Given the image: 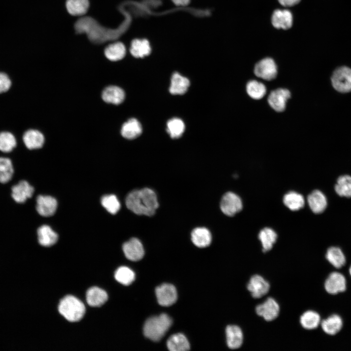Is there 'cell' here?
Returning a JSON list of instances; mask_svg holds the SVG:
<instances>
[{
  "label": "cell",
  "instance_id": "cell-1",
  "mask_svg": "<svg viewBox=\"0 0 351 351\" xmlns=\"http://www.w3.org/2000/svg\"><path fill=\"white\" fill-rule=\"evenodd\" d=\"M125 203L135 214L148 216L153 215L159 206L156 193L149 188L131 191L126 197Z\"/></svg>",
  "mask_w": 351,
  "mask_h": 351
},
{
  "label": "cell",
  "instance_id": "cell-2",
  "mask_svg": "<svg viewBox=\"0 0 351 351\" xmlns=\"http://www.w3.org/2000/svg\"><path fill=\"white\" fill-rule=\"evenodd\" d=\"M172 324V318L165 313L151 317L145 322L144 334L152 341H158L165 335Z\"/></svg>",
  "mask_w": 351,
  "mask_h": 351
},
{
  "label": "cell",
  "instance_id": "cell-3",
  "mask_svg": "<svg viewBox=\"0 0 351 351\" xmlns=\"http://www.w3.org/2000/svg\"><path fill=\"white\" fill-rule=\"evenodd\" d=\"M58 309L59 313L66 320L72 322L80 320L85 312L83 303L72 295L66 296L61 299Z\"/></svg>",
  "mask_w": 351,
  "mask_h": 351
},
{
  "label": "cell",
  "instance_id": "cell-4",
  "mask_svg": "<svg viewBox=\"0 0 351 351\" xmlns=\"http://www.w3.org/2000/svg\"><path fill=\"white\" fill-rule=\"evenodd\" d=\"M334 89L341 93L351 92V69L347 66L336 68L331 77Z\"/></svg>",
  "mask_w": 351,
  "mask_h": 351
},
{
  "label": "cell",
  "instance_id": "cell-5",
  "mask_svg": "<svg viewBox=\"0 0 351 351\" xmlns=\"http://www.w3.org/2000/svg\"><path fill=\"white\" fill-rule=\"evenodd\" d=\"M347 280L343 274L334 271L326 278L324 287L328 293L334 295L345 292L347 289Z\"/></svg>",
  "mask_w": 351,
  "mask_h": 351
},
{
  "label": "cell",
  "instance_id": "cell-6",
  "mask_svg": "<svg viewBox=\"0 0 351 351\" xmlns=\"http://www.w3.org/2000/svg\"><path fill=\"white\" fill-rule=\"evenodd\" d=\"M254 71L257 77L269 81L276 78L277 67L273 58H266L255 64Z\"/></svg>",
  "mask_w": 351,
  "mask_h": 351
},
{
  "label": "cell",
  "instance_id": "cell-7",
  "mask_svg": "<svg viewBox=\"0 0 351 351\" xmlns=\"http://www.w3.org/2000/svg\"><path fill=\"white\" fill-rule=\"evenodd\" d=\"M220 208L224 214L232 216L242 210V201L237 195L229 192L223 195L220 203Z\"/></svg>",
  "mask_w": 351,
  "mask_h": 351
},
{
  "label": "cell",
  "instance_id": "cell-8",
  "mask_svg": "<svg viewBox=\"0 0 351 351\" xmlns=\"http://www.w3.org/2000/svg\"><path fill=\"white\" fill-rule=\"evenodd\" d=\"M291 97V93L288 89L278 88L271 92L267 101L275 111L282 112L285 110L286 102Z\"/></svg>",
  "mask_w": 351,
  "mask_h": 351
},
{
  "label": "cell",
  "instance_id": "cell-9",
  "mask_svg": "<svg viewBox=\"0 0 351 351\" xmlns=\"http://www.w3.org/2000/svg\"><path fill=\"white\" fill-rule=\"evenodd\" d=\"M255 312L266 321H272L278 317L280 307L274 299L269 297L263 303L256 307Z\"/></svg>",
  "mask_w": 351,
  "mask_h": 351
},
{
  "label": "cell",
  "instance_id": "cell-10",
  "mask_svg": "<svg viewBox=\"0 0 351 351\" xmlns=\"http://www.w3.org/2000/svg\"><path fill=\"white\" fill-rule=\"evenodd\" d=\"M156 294L158 304L162 306H170L177 299V292L175 287L170 284L165 283L156 289Z\"/></svg>",
  "mask_w": 351,
  "mask_h": 351
},
{
  "label": "cell",
  "instance_id": "cell-11",
  "mask_svg": "<svg viewBox=\"0 0 351 351\" xmlns=\"http://www.w3.org/2000/svg\"><path fill=\"white\" fill-rule=\"evenodd\" d=\"M247 288L253 297L260 298L269 292L270 285L262 276L255 274L251 277Z\"/></svg>",
  "mask_w": 351,
  "mask_h": 351
},
{
  "label": "cell",
  "instance_id": "cell-12",
  "mask_svg": "<svg viewBox=\"0 0 351 351\" xmlns=\"http://www.w3.org/2000/svg\"><path fill=\"white\" fill-rule=\"evenodd\" d=\"M122 249L126 257L131 261H138L142 258L144 254V250L141 242L135 237L125 242L122 246Z\"/></svg>",
  "mask_w": 351,
  "mask_h": 351
},
{
  "label": "cell",
  "instance_id": "cell-13",
  "mask_svg": "<svg viewBox=\"0 0 351 351\" xmlns=\"http://www.w3.org/2000/svg\"><path fill=\"white\" fill-rule=\"evenodd\" d=\"M57 208L56 199L50 195H39L37 198L36 209L38 213L45 217L53 215Z\"/></svg>",
  "mask_w": 351,
  "mask_h": 351
},
{
  "label": "cell",
  "instance_id": "cell-14",
  "mask_svg": "<svg viewBox=\"0 0 351 351\" xmlns=\"http://www.w3.org/2000/svg\"><path fill=\"white\" fill-rule=\"evenodd\" d=\"M127 48L120 41L110 42L105 47L104 54L110 61L116 62L122 60L125 57Z\"/></svg>",
  "mask_w": 351,
  "mask_h": 351
},
{
  "label": "cell",
  "instance_id": "cell-15",
  "mask_svg": "<svg viewBox=\"0 0 351 351\" xmlns=\"http://www.w3.org/2000/svg\"><path fill=\"white\" fill-rule=\"evenodd\" d=\"M271 22L273 26L276 29H288L292 25V15L288 10L276 9L272 14Z\"/></svg>",
  "mask_w": 351,
  "mask_h": 351
},
{
  "label": "cell",
  "instance_id": "cell-16",
  "mask_svg": "<svg viewBox=\"0 0 351 351\" xmlns=\"http://www.w3.org/2000/svg\"><path fill=\"white\" fill-rule=\"evenodd\" d=\"M323 331L327 334L334 336L338 333L343 327V320L338 314L333 313L323 319L320 323Z\"/></svg>",
  "mask_w": 351,
  "mask_h": 351
},
{
  "label": "cell",
  "instance_id": "cell-17",
  "mask_svg": "<svg viewBox=\"0 0 351 351\" xmlns=\"http://www.w3.org/2000/svg\"><path fill=\"white\" fill-rule=\"evenodd\" d=\"M34 192L33 187L25 180H21L12 188V196L14 200L20 203L25 202L30 198Z\"/></svg>",
  "mask_w": 351,
  "mask_h": 351
},
{
  "label": "cell",
  "instance_id": "cell-18",
  "mask_svg": "<svg viewBox=\"0 0 351 351\" xmlns=\"http://www.w3.org/2000/svg\"><path fill=\"white\" fill-rule=\"evenodd\" d=\"M227 344L229 348H239L243 343V334L241 328L236 325H229L226 328Z\"/></svg>",
  "mask_w": 351,
  "mask_h": 351
},
{
  "label": "cell",
  "instance_id": "cell-19",
  "mask_svg": "<svg viewBox=\"0 0 351 351\" xmlns=\"http://www.w3.org/2000/svg\"><path fill=\"white\" fill-rule=\"evenodd\" d=\"M307 200L310 209L315 214L322 213L327 206V198L319 190L312 191L308 195Z\"/></svg>",
  "mask_w": 351,
  "mask_h": 351
},
{
  "label": "cell",
  "instance_id": "cell-20",
  "mask_svg": "<svg viewBox=\"0 0 351 351\" xmlns=\"http://www.w3.org/2000/svg\"><path fill=\"white\" fill-rule=\"evenodd\" d=\"M129 51L134 57L142 58L150 54L151 48L147 39H134L130 43Z\"/></svg>",
  "mask_w": 351,
  "mask_h": 351
},
{
  "label": "cell",
  "instance_id": "cell-21",
  "mask_svg": "<svg viewBox=\"0 0 351 351\" xmlns=\"http://www.w3.org/2000/svg\"><path fill=\"white\" fill-rule=\"evenodd\" d=\"M325 258L334 268H342L346 263V258L342 250L338 247L331 246L326 251Z\"/></svg>",
  "mask_w": 351,
  "mask_h": 351
},
{
  "label": "cell",
  "instance_id": "cell-22",
  "mask_svg": "<svg viewBox=\"0 0 351 351\" xmlns=\"http://www.w3.org/2000/svg\"><path fill=\"white\" fill-rule=\"evenodd\" d=\"M191 240L194 244L199 248L206 247L211 243V233L205 227L195 228L191 233Z\"/></svg>",
  "mask_w": 351,
  "mask_h": 351
},
{
  "label": "cell",
  "instance_id": "cell-23",
  "mask_svg": "<svg viewBox=\"0 0 351 351\" xmlns=\"http://www.w3.org/2000/svg\"><path fill=\"white\" fill-rule=\"evenodd\" d=\"M37 234L39 243L43 246H51L54 245L58 239L57 234L47 225L39 227Z\"/></svg>",
  "mask_w": 351,
  "mask_h": 351
},
{
  "label": "cell",
  "instance_id": "cell-24",
  "mask_svg": "<svg viewBox=\"0 0 351 351\" xmlns=\"http://www.w3.org/2000/svg\"><path fill=\"white\" fill-rule=\"evenodd\" d=\"M66 9L69 14L73 16L81 17L84 16L90 6L89 0H66Z\"/></svg>",
  "mask_w": 351,
  "mask_h": 351
},
{
  "label": "cell",
  "instance_id": "cell-25",
  "mask_svg": "<svg viewBox=\"0 0 351 351\" xmlns=\"http://www.w3.org/2000/svg\"><path fill=\"white\" fill-rule=\"evenodd\" d=\"M102 98L106 102L118 105L123 101L125 98V93L120 87L110 86L103 90Z\"/></svg>",
  "mask_w": 351,
  "mask_h": 351
},
{
  "label": "cell",
  "instance_id": "cell-26",
  "mask_svg": "<svg viewBox=\"0 0 351 351\" xmlns=\"http://www.w3.org/2000/svg\"><path fill=\"white\" fill-rule=\"evenodd\" d=\"M108 299L106 292L97 287L90 288L86 293V300L89 305L92 307H100Z\"/></svg>",
  "mask_w": 351,
  "mask_h": 351
},
{
  "label": "cell",
  "instance_id": "cell-27",
  "mask_svg": "<svg viewBox=\"0 0 351 351\" xmlns=\"http://www.w3.org/2000/svg\"><path fill=\"white\" fill-rule=\"evenodd\" d=\"M23 140L27 148L30 150L39 149L43 145V135L39 131L29 130L23 135Z\"/></svg>",
  "mask_w": 351,
  "mask_h": 351
},
{
  "label": "cell",
  "instance_id": "cell-28",
  "mask_svg": "<svg viewBox=\"0 0 351 351\" xmlns=\"http://www.w3.org/2000/svg\"><path fill=\"white\" fill-rule=\"evenodd\" d=\"M190 85L189 79L178 73H175L172 77L169 91L173 95L185 94Z\"/></svg>",
  "mask_w": 351,
  "mask_h": 351
},
{
  "label": "cell",
  "instance_id": "cell-29",
  "mask_svg": "<svg viewBox=\"0 0 351 351\" xmlns=\"http://www.w3.org/2000/svg\"><path fill=\"white\" fill-rule=\"evenodd\" d=\"M142 133L140 123L135 118H131L124 123L121 128V133L123 137L129 139L136 138Z\"/></svg>",
  "mask_w": 351,
  "mask_h": 351
},
{
  "label": "cell",
  "instance_id": "cell-30",
  "mask_svg": "<svg viewBox=\"0 0 351 351\" xmlns=\"http://www.w3.org/2000/svg\"><path fill=\"white\" fill-rule=\"evenodd\" d=\"M167 346L171 351H186L190 348L187 338L180 333L171 335L167 340Z\"/></svg>",
  "mask_w": 351,
  "mask_h": 351
},
{
  "label": "cell",
  "instance_id": "cell-31",
  "mask_svg": "<svg viewBox=\"0 0 351 351\" xmlns=\"http://www.w3.org/2000/svg\"><path fill=\"white\" fill-rule=\"evenodd\" d=\"M321 321L320 314L312 310L304 312L300 318L301 326L307 330L315 329L320 325Z\"/></svg>",
  "mask_w": 351,
  "mask_h": 351
},
{
  "label": "cell",
  "instance_id": "cell-32",
  "mask_svg": "<svg viewBox=\"0 0 351 351\" xmlns=\"http://www.w3.org/2000/svg\"><path fill=\"white\" fill-rule=\"evenodd\" d=\"M277 237L276 233L270 228H265L260 231L258 234V238L261 242L264 252L272 249Z\"/></svg>",
  "mask_w": 351,
  "mask_h": 351
},
{
  "label": "cell",
  "instance_id": "cell-33",
  "mask_svg": "<svg viewBox=\"0 0 351 351\" xmlns=\"http://www.w3.org/2000/svg\"><path fill=\"white\" fill-rule=\"evenodd\" d=\"M284 205L292 211H297L303 207L305 200L303 196L295 192L291 191L284 196Z\"/></svg>",
  "mask_w": 351,
  "mask_h": 351
},
{
  "label": "cell",
  "instance_id": "cell-34",
  "mask_svg": "<svg viewBox=\"0 0 351 351\" xmlns=\"http://www.w3.org/2000/svg\"><path fill=\"white\" fill-rule=\"evenodd\" d=\"M246 92L252 98L258 100L263 98L266 93L265 85L255 80L248 81L246 86Z\"/></svg>",
  "mask_w": 351,
  "mask_h": 351
},
{
  "label": "cell",
  "instance_id": "cell-35",
  "mask_svg": "<svg viewBox=\"0 0 351 351\" xmlns=\"http://www.w3.org/2000/svg\"><path fill=\"white\" fill-rule=\"evenodd\" d=\"M336 193L341 196L351 197V176L344 175L339 176L335 185Z\"/></svg>",
  "mask_w": 351,
  "mask_h": 351
},
{
  "label": "cell",
  "instance_id": "cell-36",
  "mask_svg": "<svg viewBox=\"0 0 351 351\" xmlns=\"http://www.w3.org/2000/svg\"><path fill=\"white\" fill-rule=\"evenodd\" d=\"M185 130L184 122L179 118H173L167 123V131L172 138L180 137Z\"/></svg>",
  "mask_w": 351,
  "mask_h": 351
},
{
  "label": "cell",
  "instance_id": "cell-37",
  "mask_svg": "<svg viewBox=\"0 0 351 351\" xmlns=\"http://www.w3.org/2000/svg\"><path fill=\"white\" fill-rule=\"evenodd\" d=\"M115 278L120 283L124 285H129L134 281L135 274L128 267L121 266L116 271Z\"/></svg>",
  "mask_w": 351,
  "mask_h": 351
},
{
  "label": "cell",
  "instance_id": "cell-38",
  "mask_svg": "<svg viewBox=\"0 0 351 351\" xmlns=\"http://www.w3.org/2000/svg\"><path fill=\"white\" fill-rule=\"evenodd\" d=\"M14 173L13 167L10 159L0 157V182L5 183L11 180Z\"/></svg>",
  "mask_w": 351,
  "mask_h": 351
},
{
  "label": "cell",
  "instance_id": "cell-39",
  "mask_svg": "<svg viewBox=\"0 0 351 351\" xmlns=\"http://www.w3.org/2000/svg\"><path fill=\"white\" fill-rule=\"evenodd\" d=\"M103 207L110 214H116L120 208V204L114 195H104L101 199Z\"/></svg>",
  "mask_w": 351,
  "mask_h": 351
},
{
  "label": "cell",
  "instance_id": "cell-40",
  "mask_svg": "<svg viewBox=\"0 0 351 351\" xmlns=\"http://www.w3.org/2000/svg\"><path fill=\"white\" fill-rule=\"evenodd\" d=\"M16 145L15 136L10 132H3L0 133V150L3 152L11 151Z\"/></svg>",
  "mask_w": 351,
  "mask_h": 351
},
{
  "label": "cell",
  "instance_id": "cell-41",
  "mask_svg": "<svg viewBox=\"0 0 351 351\" xmlns=\"http://www.w3.org/2000/svg\"><path fill=\"white\" fill-rule=\"evenodd\" d=\"M11 85V80L5 73H0V93L9 90Z\"/></svg>",
  "mask_w": 351,
  "mask_h": 351
},
{
  "label": "cell",
  "instance_id": "cell-42",
  "mask_svg": "<svg viewBox=\"0 0 351 351\" xmlns=\"http://www.w3.org/2000/svg\"><path fill=\"white\" fill-rule=\"evenodd\" d=\"M278 1L283 6L291 7L298 4L300 0H278Z\"/></svg>",
  "mask_w": 351,
  "mask_h": 351
},
{
  "label": "cell",
  "instance_id": "cell-43",
  "mask_svg": "<svg viewBox=\"0 0 351 351\" xmlns=\"http://www.w3.org/2000/svg\"><path fill=\"white\" fill-rule=\"evenodd\" d=\"M173 2L177 6H185L189 4L190 0H172Z\"/></svg>",
  "mask_w": 351,
  "mask_h": 351
},
{
  "label": "cell",
  "instance_id": "cell-44",
  "mask_svg": "<svg viewBox=\"0 0 351 351\" xmlns=\"http://www.w3.org/2000/svg\"><path fill=\"white\" fill-rule=\"evenodd\" d=\"M349 273L351 277V265H350L349 269Z\"/></svg>",
  "mask_w": 351,
  "mask_h": 351
}]
</instances>
